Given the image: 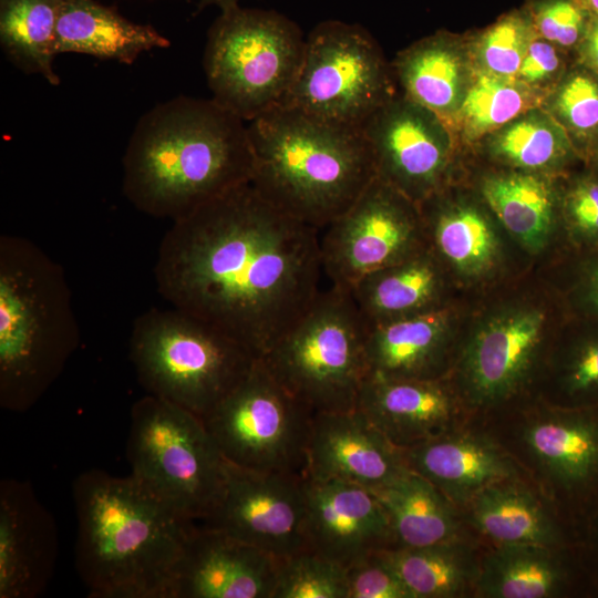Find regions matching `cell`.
<instances>
[{
  "label": "cell",
  "mask_w": 598,
  "mask_h": 598,
  "mask_svg": "<svg viewBox=\"0 0 598 598\" xmlns=\"http://www.w3.org/2000/svg\"><path fill=\"white\" fill-rule=\"evenodd\" d=\"M319 239L248 182L173 220L157 290L261 359L323 290Z\"/></svg>",
  "instance_id": "cell-1"
},
{
  "label": "cell",
  "mask_w": 598,
  "mask_h": 598,
  "mask_svg": "<svg viewBox=\"0 0 598 598\" xmlns=\"http://www.w3.org/2000/svg\"><path fill=\"white\" fill-rule=\"evenodd\" d=\"M247 122L216 101L179 95L140 117L123 158V193L138 210L176 220L250 182Z\"/></svg>",
  "instance_id": "cell-2"
},
{
  "label": "cell",
  "mask_w": 598,
  "mask_h": 598,
  "mask_svg": "<svg viewBox=\"0 0 598 598\" xmlns=\"http://www.w3.org/2000/svg\"><path fill=\"white\" fill-rule=\"evenodd\" d=\"M76 570L92 598H168L195 523L131 474L76 477Z\"/></svg>",
  "instance_id": "cell-3"
},
{
  "label": "cell",
  "mask_w": 598,
  "mask_h": 598,
  "mask_svg": "<svg viewBox=\"0 0 598 598\" xmlns=\"http://www.w3.org/2000/svg\"><path fill=\"white\" fill-rule=\"evenodd\" d=\"M251 184L270 203L322 230L375 177L359 127L278 105L247 122Z\"/></svg>",
  "instance_id": "cell-4"
},
{
  "label": "cell",
  "mask_w": 598,
  "mask_h": 598,
  "mask_svg": "<svg viewBox=\"0 0 598 598\" xmlns=\"http://www.w3.org/2000/svg\"><path fill=\"white\" fill-rule=\"evenodd\" d=\"M62 268L30 240L0 239V405L33 406L79 344Z\"/></svg>",
  "instance_id": "cell-5"
},
{
  "label": "cell",
  "mask_w": 598,
  "mask_h": 598,
  "mask_svg": "<svg viewBox=\"0 0 598 598\" xmlns=\"http://www.w3.org/2000/svg\"><path fill=\"white\" fill-rule=\"evenodd\" d=\"M548 502L576 544L598 512V406L526 396L472 416Z\"/></svg>",
  "instance_id": "cell-6"
},
{
  "label": "cell",
  "mask_w": 598,
  "mask_h": 598,
  "mask_svg": "<svg viewBox=\"0 0 598 598\" xmlns=\"http://www.w3.org/2000/svg\"><path fill=\"white\" fill-rule=\"evenodd\" d=\"M130 358L148 394L203 419L258 360L209 323L172 307L136 318Z\"/></svg>",
  "instance_id": "cell-7"
},
{
  "label": "cell",
  "mask_w": 598,
  "mask_h": 598,
  "mask_svg": "<svg viewBox=\"0 0 598 598\" xmlns=\"http://www.w3.org/2000/svg\"><path fill=\"white\" fill-rule=\"evenodd\" d=\"M367 331L350 291L327 286L260 360L312 412L353 410L368 377Z\"/></svg>",
  "instance_id": "cell-8"
},
{
  "label": "cell",
  "mask_w": 598,
  "mask_h": 598,
  "mask_svg": "<svg viewBox=\"0 0 598 598\" xmlns=\"http://www.w3.org/2000/svg\"><path fill=\"white\" fill-rule=\"evenodd\" d=\"M306 38L274 10L239 6L208 30L204 70L212 99L249 122L285 100L299 71Z\"/></svg>",
  "instance_id": "cell-9"
},
{
  "label": "cell",
  "mask_w": 598,
  "mask_h": 598,
  "mask_svg": "<svg viewBox=\"0 0 598 598\" xmlns=\"http://www.w3.org/2000/svg\"><path fill=\"white\" fill-rule=\"evenodd\" d=\"M131 475L184 517L200 523L218 504L226 461L196 414L148 394L131 410Z\"/></svg>",
  "instance_id": "cell-10"
},
{
  "label": "cell",
  "mask_w": 598,
  "mask_h": 598,
  "mask_svg": "<svg viewBox=\"0 0 598 598\" xmlns=\"http://www.w3.org/2000/svg\"><path fill=\"white\" fill-rule=\"evenodd\" d=\"M315 414L258 359L202 420L226 462L248 470L307 476Z\"/></svg>",
  "instance_id": "cell-11"
},
{
  "label": "cell",
  "mask_w": 598,
  "mask_h": 598,
  "mask_svg": "<svg viewBox=\"0 0 598 598\" xmlns=\"http://www.w3.org/2000/svg\"><path fill=\"white\" fill-rule=\"evenodd\" d=\"M393 97L388 66L359 23L326 20L307 35L295 82L280 105L348 126Z\"/></svg>",
  "instance_id": "cell-12"
},
{
  "label": "cell",
  "mask_w": 598,
  "mask_h": 598,
  "mask_svg": "<svg viewBox=\"0 0 598 598\" xmlns=\"http://www.w3.org/2000/svg\"><path fill=\"white\" fill-rule=\"evenodd\" d=\"M545 312L522 305L501 309L460 347L448 377L472 416L533 396L551 343Z\"/></svg>",
  "instance_id": "cell-13"
},
{
  "label": "cell",
  "mask_w": 598,
  "mask_h": 598,
  "mask_svg": "<svg viewBox=\"0 0 598 598\" xmlns=\"http://www.w3.org/2000/svg\"><path fill=\"white\" fill-rule=\"evenodd\" d=\"M319 243L328 286L343 290L427 246L419 204L378 177L320 230Z\"/></svg>",
  "instance_id": "cell-14"
},
{
  "label": "cell",
  "mask_w": 598,
  "mask_h": 598,
  "mask_svg": "<svg viewBox=\"0 0 598 598\" xmlns=\"http://www.w3.org/2000/svg\"><path fill=\"white\" fill-rule=\"evenodd\" d=\"M305 522L306 476L226 462L220 499L197 525L226 533L280 559L307 548Z\"/></svg>",
  "instance_id": "cell-15"
},
{
  "label": "cell",
  "mask_w": 598,
  "mask_h": 598,
  "mask_svg": "<svg viewBox=\"0 0 598 598\" xmlns=\"http://www.w3.org/2000/svg\"><path fill=\"white\" fill-rule=\"evenodd\" d=\"M360 128L375 177L417 204L435 193L448 157L447 138L436 114L405 95L392 97Z\"/></svg>",
  "instance_id": "cell-16"
},
{
  "label": "cell",
  "mask_w": 598,
  "mask_h": 598,
  "mask_svg": "<svg viewBox=\"0 0 598 598\" xmlns=\"http://www.w3.org/2000/svg\"><path fill=\"white\" fill-rule=\"evenodd\" d=\"M307 548L347 567L394 547L388 515L377 493L362 485L306 476Z\"/></svg>",
  "instance_id": "cell-17"
},
{
  "label": "cell",
  "mask_w": 598,
  "mask_h": 598,
  "mask_svg": "<svg viewBox=\"0 0 598 598\" xmlns=\"http://www.w3.org/2000/svg\"><path fill=\"white\" fill-rule=\"evenodd\" d=\"M279 558L195 523L168 598H272Z\"/></svg>",
  "instance_id": "cell-18"
},
{
  "label": "cell",
  "mask_w": 598,
  "mask_h": 598,
  "mask_svg": "<svg viewBox=\"0 0 598 598\" xmlns=\"http://www.w3.org/2000/svg\"><path fill=\"white\" fill-rule=\"evenodd\" d=\"M357 408L400 450L458 429L472 419L448 378L367 377Z\"/></svg>",
  "instance_id": "cell-19"
},
{
  "label": "cell",
  "mask_w": 598,
  "mask_h": 598,
  "mask_svg": "<svg viewBox=\"0 0 598 598\" xmlns=\"http://www.w3.org/2000/svg\"><path fill=\"white\" fill-rule=\"evenodd\" d=\"M408 471L402 450L358 408L315 414L308 444L307 477L379 489Z\"/></svg>",
  "instance_id": "cell-20"
},
{
  "label": "cell",
  "mask_w": 598,
  "mask_h": 598,
  "mask_svg": "<svg viewBox=\"0 0 598 598\" xmlns=\"http://www.w3.org/2000/svg\"><path fill=\"white\" fill-rule=\"evenodd\" d=\"M475 598H596L578 545H485Z\"/></svg>",
  "instance_id": "cell-21"
},
{
  "label": "cell",
  "mask_w": 598,
  "mask_h": 598,
  "mask_svg": "<svg viewBox=\"0 0 598 598\" xmlns=\"http://www.w3.org/2000/svg\"><path fill=\"white\" fill-rule=\"evenodd\" d=\"M58 557V530L31 485L0 483V598H34L47 587Z\"/></svg>",
  "instance_id": "cell-22"
},
{
  "label": "cell",
  "mask_w": 598,
  "mask_h": 598,
  "mask_svg": "<svg viewBox=\"0 0 598 598\" xmlns=\"http://www.w3.org/2000/svg\"><path fill=\"white\" fill-rule=\"evenodd\" d=\"M402 453L409 470L427 480L458 508L498 481L525 477L473 417L465 425Z\"/></svg>",
  "instance_id": "cell-23"
},
{
  "label": "cell",
  "mask_w": 598,
  "mask_h": 598,
  "mask_svg": "<svg viewBox=\"0 0 598 598\" xmlns=\"http://www.w3.org/2000/svg\"><path fill=\"white\" fill-rule=\"evenodd\" d=\"M458 351L451 312L443 307L368 327V377L446 379L454 369Z\"/></svg>",
  "instance_id": "cell-24"
},
{
  "label": "cell",
  "mask_w": 598,
  "mask_h": 598,
  "mask_svg": "<svg viewBox=\"0 0 598 598\" xmlns=\"http://www.w3.org/2000/svg\"><path fill=\"white\" fill-rule=\"evenodd\" d=\"M460 509L471 534L487 546L577 545L548 502L525 477L498 481Z\"/></svg>",
  "instance_id": "cell-25"
},
{
  "label": "cell",
  "mask_w": 598,
  "mask_h": 598,
  "mask_svg": "<svg viewBox=\"0 0 598 598\" xmlns=\"http://www.w3.org/2000/svg\"><path fill=\"white\" fill-rule=\"evenodd\" d=\"M442 262L429 247L374 271L349 291L368 327L441 308Z\"/></svg>",
  "instance_id": "cell-26"
},
{
  "label": "cell",
  "mask_w": 598,
  "mask_h": 598,
  "mask_svg": "<svg viewBox=\"0 0 598 598\" xmlns=\"http://www.w3.org/2000/svg\"><path fill=\"white\" fill-rule=\"evenodd\" d=\"M169 40L148 24L133 22L95 0H66L56 25L55 54L81 53L132 64L143 52L166 49Z\"/></svg>",
  "instance_id": "cell-27"
},
{
  "label": "cell",
  "mask_w": 598,
  "mask_h": 598,
  "mask_svg": "<svg viewBox=\"0 0 598 598\" xmlns=\"http://www.w3.org/2000/svg\"><path fill=\"white\" fill-rule=\"evenodd\" d=\"M373 491L388 515L394 547H423L474 537L464 523L461 509L411 470L389 485Z\"/></svg>",
  "instance_id": "cell-28"
},
{
  "label": "cell",
  "mask_w": 598,
  "mask_h": 598,
  "mask_svg": "<svg viewBox=\"0 0 598 598\" xmlns=\"http://www.w3.org/2000/svg\"><path fill=\"white\" fill-rule=\"evenodd\" d=\"M485 545L462 537L423 547H394L381 553L411 598H475Z\"/></svg>",
  "instance_id": "cell-29"
},
{
  "label": "cell",
  "mask_w": 598,
  "mask_h": 598,
  "mask_svg": "<svg viewBox=\"0 0 598 598\" xmlns=\"http://www.w3.org/2000/svg\"><path fill=\"white\" fill-rule=\"evenodd\" d=\"M420 204L427 245L441 262L466 277H480L494 268L499 244L480 210L465 205L433 206L425 199Z\"/></svg>",
  "instance_id": "cell-30"
},
{
  "label": "cell",
  "mask_w": 598,
  "mask_h": 598,
  "mask_svg": "<svg viewBox=\"0 0 598 598\" xmlns=\"http://www.w3.org/2000/svg\"><path fill=\"white\" fill-rule=\"evenodd\" d=\"M66 0H0V45L20 71L59 85L53 70L55 31Z\"/></svg>",
  "instance_id": "cell-31"
},
{
  "label": "cell",
  "mask_w": 598,
  "mask_h": 598,
  "mask_svg": "<svg viewBox=\"0 0 598 598\" xmlns=\"http://www.w3.org/2000/svg\"><path fill=\"white\" fill-rule=\"evenodd\" d=\"M395 71L405 96L437 116L457 107L463 63L444 38H430L404 51L395 62Z\"/></svg>",
  "instance_id": "cell-32"
},
{
  "label": "cell",
  "mask_w": 598,
  "mask_h": 598,
  "mask_svg": "<svg viewBox=\"0 0 598 598\" xmlns=\"http://www.w3.org/2000/svg\"><path fill=\"white\" fill-rule=\"evenodd\" d=\"M483 194L507 230L530 250L542 249L554 221L547 184L529 174H507L484 182Z\"/></svg>",
  "instance_id": "cell-33"
},
{
  "label": "cell",
  "mask_w": 598,
  "mask_h": 598,
  "mask_svg": "<svg viewBox=\"0 0 598 598\" xmlns=\"http://www.w3.org/2000/svg\"><path fill=\"white\" fill-rule=\"evenodd\" d=\"M533 396L561 408L598 406V334L551 344Z\"/></svg>",
  "instance_id": "cell-34"
},
{
  "label": "cell",
  "mask_w": 598,
  "mask_h": 598,
  "mask_svg": "<svg viewBox=\"0 0 598 598\" xmlns=\"http://www.w3.org/2000/svg\"><path fill=\"white\" fill-rule=\"evenodd\" d=\"M528 103L526 91L511 78L485 73L475 80L462 99L460 113L466 131L477 136L511 123Z\"/></svg>",
  "instance_id": "cell-35"
},
{
  "label": "cell",
  "mask_w": 598,
  "mask_h": 598,
  "mask_svg": "<svg viewBox=\"0 0 598 598\" xmlns=\"http://www.w3.org/2000/svg\"><path fill=\"white\" fill-rule=\"evenodd\" d=\"M272 598H348L346 567L309 548L280 558Z\"/></svg>",
  "instance_id": "cell-36"
},
{
  "label": "cell",
  "mask_w": 598,
  "mask_h": 598,
  "mask_svg": "<svg viewBox=\"0 0 598 598\" xmlns=\"http://www.w3.org/2000/svg\"><path fill=\"white\" fill-rule=\"evenodd\" d=\"M496 155L527 169H539L556 163L566 152V141L558 127L545 117L517 118L496 136Z\"/></svg>",
  "instance_id": "cell-37"
},
{
  "label": "cell",
  "mask_w": 598,
  "mask_h": 598,
  "mask_svg": "<svg viewBox=\"0 0 598 598\" xmlns=\"http://www.w3.org/2000/svg\"><path fill=\"white\" fill-rule=\"evenodd\" d=\"M525 19L511 14L487 30L481 42V59L488 73L503 78L518 74L529 41Z\"/></svg>",
  "instance_id": "cell-38"
},
{
  "label": "cell",
  "mask_w": 598,
  "mask_h": 598,
  "mask_svg": "<svg viewBox=\"0 0 598 598\" xmlns=\"http://www.w3.org/2000/svg\"><path fill=\"white\" fill-rule=\"evenodd\" d=\"M348 598H411V595L381 550L346 567Z\"/></svg>",
  "instance_id": "cell-39"
},
{
  "label": "cell",
  "mask_w": 598,
  "mask_h": 598,
  "mask_svg": "<svg viewBox=\"0 0 598 598\" xmlns=\"http://www.w3.org/2000/svg\"><path fill=\"white\" fill-rule=\"evenodd\" d=\"M555 106L568 128L580 135L598 131V82L586 73L569 76L560 86Z\"/></svg>",
  "instance_id": "cell-40"
},
{
  "label": "cell",
  "mask_w": 598,
  "mask_h": 598,
  "mask_svg": "<svg viewBox=\"0 0 598 598\" xmlns=\"http://www.w3.org/2000/svg\"><path fill=\"white\" fill-rule=\"evenodd\" d=\"M534 22L544 39L563 47L575 44L585 30L582 9L573 0H546L534 12Z\"/></svg>",
  "instance_id": "cell-41"
},
{
  "label": "cell",
  "mask_w": 598,
  "mask_h": 598,
  "mask_svg": "<svg viewBox=\"0 0 598 598\" xmlns=\"http://www.w3.org/2000/svg\"><path fill=\"white\" fill-rule=\"evenodd\" d=\"M566 209L570 226L581 239L598 240V182L586 179L569 193Z\"/></svg>",
  "instance_id": "cell-42"
},
{
  "label": "cell",
  "mask_w": 598,
  "mask_h": 598,
  "mask_svg": "<svg viewBox=\"0 0 598 598\" xmlns=\"http://www.w3.org/2000/svg\"><path fill=\"white\" fill-rule=\"evenodd\" d=\"M559 68V56L550 42H530L518 75L528 83L542 82Z\"/></svg>",
  "instance_id": "cell-43"
},
{
  "label": "cell",
  "mask_w": 598,
  "mask_h": 598,
  "mask_svg": "<svg viewBox=\"0 0 598 598\" xmlns=\"http://www.w3.org/2000/svg\"><path fill=\"white\" fill-rule=\"evenodd\" d=\"M577 545L587 574L594 585L596 598H598V512L590 520Z\"/></svg>",
  "instance_id": "cell-44"
},
{
  "label": "cell",
  "mask_w": 598,
  "mask_h": 598,
  "mask_svg": "<svg viewBox=\"0 0 598 598\" xmlns=\"http://www.w3.org/2000/svg\"><path fill=\"white\" fill-rule=\"evenodd\" d=\"M584 299L598 313V261L591 265L584 280Z\"/></svg>",
  "instance_id": "cell-45"
},
{
  "label": "cell",
  "mask_w": 598,
  "mask_h": 598,
  "mask_svg": "<svg viewBox=\"0 0 598 598\" xmlns=\"http://www.w3.org/2000/svg\"><path fill=\"white\" fill-rule=\"evenodd\" d=\"M585 53L588 61L598 71V18L588 28Z\"/></svg>",
  "instance_id": "cell-46"
},
{
  "label": "cell",
  "mask_w": 598,
  "mask_h": 598,
  "mask_svg": "<svg viewBox=\"0 0 598 598\" xmlns=\"http://www.w3.org/2000/svg\"><path fill=\"white\" fill-rule=\"evenodd\" d=\"M240 0H199L198 10H202L206 7H217L220 12L231 10L239 6Z\"/></svg>",
  "instance_id": "cell-47"
},
{
  "label": "cell",
  "mask_w": 598,
  "mask_h": 598,
  "mask_svg": "<svg viewBox=\"0 0 598 598\" xmlns=\"http://www.w3.org/2000/svg\"><path fill=\"white\" fill-rule=\"evenodd\" d=\"M585 3L598 17V0H585Z\"/></svg>",
  "instance_id": "cell-48"
}]
</instances>
